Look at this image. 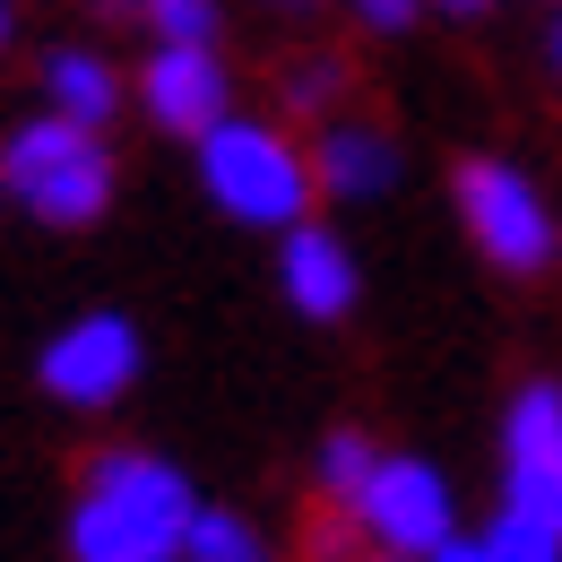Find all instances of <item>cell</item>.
I'll return each mask as SVG.
<instances>
[{"label": "cell", "mask_w": 562, "mask_h": 562, "mask_svg": "<svg viewBox=\"0 0 562 562\" xmlns=\"http://www.w3.org/2000/svg\"><path fill=\"white\" fill-rule=\"evenodd\" d=\"M200 493L156 450H95L70 502V562H182Z\"/></svg>", "instance_id": "6da1fadb"}, {"label": "cell", "mask_w": 562, "mask_h": 562, "mask_svg": "<svg viewBox=\"0 0 562 562\" xmlns=\"http://www.w3.org/2000/svg\"><path fill=\"white\" fill-rule=\"evenodd\" d=\"M200 147V191H209L216 209L234 216V225H260V234H285V225H303L312 216V156L285 139L278 122H243V113H225Z\"/></svg>", "instance_id": "7a4b0ae2"}, {"label": "cell", "mask_w": 562, "mask_h": 562, "mask_svg": "<svg viewBox=\"0 0 562 562\" xmlns=\"http://www.w3.org/2000/svg\"><path fill=\"white\" fill-rule=\"evenodd\" d=\"M0 200L44 225H95L113 209V147L61 113H35L0 139Z\"/></svg>", "instance_id": "3957f363"}, {"label": "cell", "mask_w": 562, "mask_h": 562, "mask_svg": "<svg viewBox=\"0 0 562 562\" xmlns=\"http://www.w3.org/2000/svg\"><path fill=\"white\" fill-rule=\"evenodd\" d=\"M450 200H459V225L468 243L485 251L502 278H546L562 260V216L554 200L510 165V156H468L450 173Z\"/></svg>", "instance_id": "277c9868"}, {"label": "cell", "mask_w": 562, "mask_h": 562, "mask_svg": "<svg viewBox=\"0 0 562 562\" xmlns=\"http://www.w3.org/2000/svg\"><path fill=\"white\" fill-rule=\"evenodd\" d=\"M139 321L131 312H78L61 321L44 355H35V381H44V398H61L78 416H104V407H122L131 390H139Z\"/></svg>", "instance_id": "5b68a950"}, {"label": "cell", "mask_w": 562, "mask_h": 562, "mask_svg": "<svg viewBox=\"0 0 562 562\" xmlns=\"http://www.w3.org/2000/svg\"><path fill=\"white\" fill-rule=\"evenodd\" d=\"M347 519L363 528V546H372V554H398V562H424L432 546H450V537H459L450 476H441L432 459H407V450H381V468L363 476V493H355Z\"/></svg>", "instance_id": "8992f818"}, {"label": "cell", "mask_w": 562, "mask_h": 562, "mask_svg": "<svg viewBox=\"0 0 562 562\" xmlns=\"http://www.w3.org/2000/svg\"><path fill=\"white\" fill-rule=\"evenodd\" d=\"M502 502L562 537V381H528L502 407Z\"/></svg>", "instance_id": "52a82bcc"}, {"label": "cell", "mask_w": 562, "mask_h": 562, "mask_svg": "<svg viewBox=\"0 0 562 562\" xmlns=\"http://www.w3.org/2000/svg\"><path fill=\"white\" fill-rule=\"evenodd\" d=\"M139 104L156 131H173V139H209L216 122L234 113V70L216 61V53H191V44H156L139 70Z\"/></svg>", "instance_id": "ba28073f"}, {"label": "cell", "mask_w": 562, "mask_h": 562, "mask_svg": "<svg viewBox=\"0 0 562 562\" xmlns=\"http://www.w3.org/2000/svg\"><path fill=\"white\" fill-rule=\"evenodd\" d=\"M278 294L294 321H347L355 303H363V269H355V251L321 225V216H303V225H285L278 234Z\"/></svg>", "instance_id": "9c48e42d"}, {"label": "cell", "mask_w": 562, "mask_h": 562, "mask_svg": "<svg viewBox=\"0 0 562 562\" xmlns=\"http://www.w3.org/2000/svg\"><path fill=\"white\" fill-rule=\"evenodd\" d=\"M312 182L329 191V200H381V191H398V139L381 131V122H329L321 147H312Z\"/></svg>", "instance_id": "30bf717a"}, {"label": "cell", "mask_w": 562, "mask_h": 562, "mask_svg": "<svg viewBox=\"0 0 562 562\" xmlns=\"http://www.w3.org/2000/svg\"><path fill=\"white\" fill-rule=\"evenodd\" d=\"M44 113H61V122H78V131L104 139V122L122 113V78H113V61L87 53V44L44 53Z\"/></svg>", "instance_id": "8fae6325"}, {"label": "cell", "mask_w": 562, "mask_h": 562, "mask_svg": "<svg viewBox=\"0 0 562 562\" xmlns=\"http://www.w3.org/2000/svg\"><path fill=\"white\" fill-rule=\"evenodd\" d=\"M182 562H278V546L260 537V519L200 502V519H191V537H182Z\"/></svg>", "instance_id": "7c38bea8"}, {"label": "cell", "mask_w": 562, "mask_h": 562, "mask_svg": "<svg viewBox=\"0 0 562 562\" xmlns=\"http://www.w3.org/2000/svg\"><path fill=\"white\" fill-rule=\"evenodd\" d=\"M372 468H381V450H372V441H363L355 424H338V432H329V441L312 450V485L329 493L338 510H355V493H363V476H372Z\"/></svg>", "instance_id": "4fadbf2b"}, {"label": "cell", "mask_w": 562, "mask_h": 562, "mask_svg": "<svg viewBox=\"0 0 562 562\" xmlns=\"http://www.w3.org/2000/svg\"><path fill=\"white\" fill-rule=\"evenodd\" d=\"M476 546H485V562H562V537L546 528V519H528V510H493L485 528H476Z\"/></svg>", "instance_id": "5bb4252c"}, {"label": "cell", "mask_w": 562, "mask_h": 562, "mask_svg": "<svg viewBox=\"0 0 562 562\" xmlns=\"http://www.w3.org/2000/svg\"><path fill=\"white\" fill-rule=\"evenodd\" d=\"M147 35L156 44H191V53H216V26H225V0H139Z\"/></svg>", "instance_id": "9a60e30c"}, {"label": "cell", "mask_w": 562, "mask_h": 562, "mask_svg": "<svg viewBox=\"0 0 562 562\" xmlns=\"http://www.w3.org/2000/svg\"><path fill=\"white\" fill-rule=\"evenodd\" d=\"M338 87H347L338 61H329V53H312V61H294V70H285V104H294V113H329V95H338Z\"/></svg>", "instance_id": "2e32d148"}, {"label": "cell", "mask_w": 562, "mask_h": 562, "mask_svg": "<svg viewBox=\"0 0 562 562\" xmlns=\"http://www.w3.org/2000/svg\"><path fill=\"white\" fill-rule=\"evenodd\" d=\"M355 18H363V26H372V35H407V26H416V9L424 0H347Z\"/></svg>", "instance_id": "e0dca14e"}, {"label": "cell", "mask_w": 562, "mask_h": 562, "mask_svg": "<svg viewBox=\"0 0 562 562\" xmlns=\"http://www.w3.org/2000/svg\"><path fill=\"white\" fill-rule=\"evenodd\" d=\"M424 562H485V546H476V537H468V528H459V537H450V546H432V554Z\"/></svg>", "instance_id": "ac0fdd59"}, {"label": "cell", "mask_w": 562, "mask_h": 562, "mask_svg": "<svg viewBox=\"0 0 562 562\" xmlns=\"http://www.w3.org/2000/svg\"><path fill=\"white\" fill-rule=\"evenodd\" d=\"M424 9H450V18H476L485 0H424Z\"/></svg>", "instance_id": "d6986e66"}, {"label": "cell", "mask_w": 562, "mask_h": 562, "mask_svg": "<svg viewBox=\"0 0 562 562\" xmlns=\"http://www.w3.org/2000/svg\"><path fill=\"white\" fill-rule=\"evenodd\" d=\"M546 53H554V78H562V18H554V35H546Z\"/></svg>", "instance_id": "ffe728a7"}, {"label": "cell", "mask_w": 562, "mask_h": 562, "mask_svg": "<svg viewBox=\"0 0 562 562\" xmlns=\"http://www.w3.org/2000/svg\"><path fill=\"white\" fill-rule=\"evenodd\" d=\"M0 44H9V0H0Z\"/></svg>", "instance_id": "44dd1931"}, {"label": "cell", "mask_w": 562, "mask_h": 562, "mask_svg": "<svg viewBox=\"0 0 562 562\" xmlns=\"http://www.w3.org/2000/svg\"><path fill=\"white\" fill-rule=\"evenodd\" d=\"M355 562H398V554H355Z\"/></svg>", "instance_id": "7402d4cb"}, {"label": "cell", "mask_w": 562, "mask_h": 562, "mask_svg": "<svg viewBox=\"0 0 562 562\" xmlns=\"http://www.w3.org/2000/svg\"><path fill=\"white\" fill-rule=\"evenodd\" d=\"M104 9H139V0H104Z\"/></svg>", "instance_id": "603a6c76"}, {"label": "cell", "mask_w": 562, "mask_h": 562, "mask_svg": "<svg viewBox=\"0 0 562 562\" xmlns=\"http://www.w3.org/2000/svg\"><path fill=\"white\" fill-rule=\"evenodd\" d=\"M278 9H312V0H278Z\"/></svg>", "instance_id": "cb8c5ba5"}]
</instances>
